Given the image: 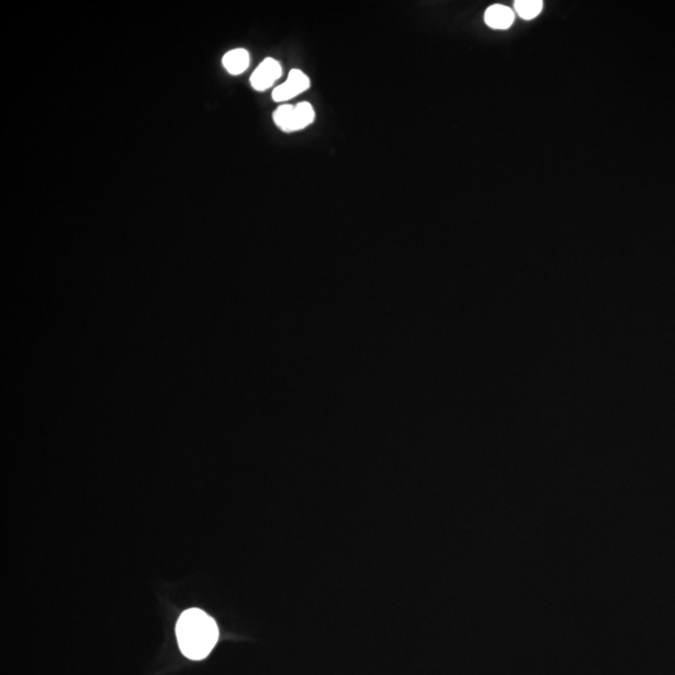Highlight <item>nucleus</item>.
Instances as JSON below:
<instances>
[{"label": "nucleus", "mask_w": 675, "mask_h": 675, "mask_svg": "<svg viewBox=\"0 0 675 675\" xmlns=\"http://www.w3.org/2000/svg\"><path fill=\"white\" fill-rule=\"evenodd\" d=\"M515 11L521 15L523 19H533L543 9V3L541 0H521V2H515Z\"/></svg>", "instance_id": "0eeeda50"}, {"label": "nucleus", "mask_w": 675, "mask_h": 675, "mask_svg": "<svg viewBox=\"0 0 675 675\" xmlns=\"http://www.w3.org/2000/svg\"><path fill=\"white\" fill-rule=\"evenodd\" d=\"M515 22V14L506 5H492L486 12V23L493 30H508Z\"/></svg>", "instance_id": "39448f33"}, {"label": "nucleus", "mask_w": 675, "mask_h": 675, "mask_svg": "<svg viewBox=\"0 0 675 675\" xmlns=\"http://www.w3.org/2000/svg\"><path fill=\"white\" fill-rule=\"evenodd\" d=\"M309 87V78L299 69H293L288 75L287 82L273 91V100L275 101L290 100L291 98L308 91Z\"/></svg>", "instance_id": "7ed1b4c3"}, {"label": "nucleus", "mask_w": 675, "mask_h": 675, "mask_svg": "<svg viewBox=\"0 0 675 675\" xmlns=\"http://www.w3.org/2000/svg\"><path fill=\"white\" fill-rule=\"evenodd\" d=\"M224 68L231 75H239L246 72L249 66V53L246 49H233L225 54L223 58Z\"/></svg>", "instance_id": "423d86ee"}, {"label": "nucleus", "mask_w": 675, "mask_h": 675, "mask_svg": "<svg viewBox=\"0 0 675 675\" xmlns=\"http://www.w3.org/2000/svg\"><path fill=\"white\" fill-rule=\"evenodd\" d=\"M176 634L180 651L192 661L207 658L220 638V630L213 618L196 608L186 610L180 616Z\"/></svg>", "instance_id": "f257e3e1"}, {"label": "nucleus", "mask_w": 675, "mask_h": 675, "mask_svg": "<svg viewBox=\"0 0 675 675\" xmlns=\"http://www.w3.org/2000/svg\"><path fill=\"white\" fill-rule=\"evenodd\" d=\"M315 118V109L309 103H299L298 106L284 104L273 116L275 125L285 133L302 131L312 125Z\"/></svg>", "instance_id": "f03ea898"}, {"label": "nucleus", "mask_w": 675, "mask_h": 675, "mask_svg": "<svg viewBox=\"0 0 675 675\" xmlns=\"http://www.w3.org/2000/svg\"><path fill=\"white\" fill-rule=\"evenodd\" d=\"M281 66L277 60L267 58L263 60L258 68L250 77V84L255 91H264L271 88L281 78Z\"/></svg>", "instance_id": "20e7f679"}]
</instances>
